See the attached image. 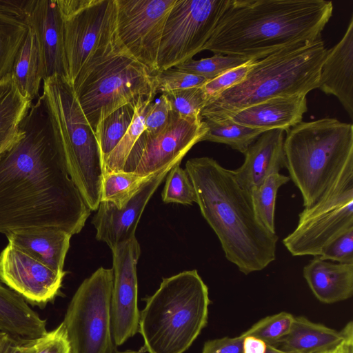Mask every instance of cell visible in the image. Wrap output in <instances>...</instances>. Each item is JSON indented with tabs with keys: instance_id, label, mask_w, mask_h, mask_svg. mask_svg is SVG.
<instances>
[{
	"instance_id": "1",
	"label": "cell",
	"mask_w": 353,
	"mask_h": 353,
	"mask_svg": "<svg viewBox=\"0 0 353 353\" xmlns=\"http://www.w3.org/2000/svg\"><path fill=\"white\" fill-rule=\"evenodd\" d=\"M19 128L23 137L0 157V233L45 227L79 233L91 210L69 175L43 93Z\"/></svg>"
},
{
	"instance_id": "2",
	"label": "cell",
	"mask_w": 353,
	"mask_h": 353,
	"mask_svg": "<svg viewBox=\"0 0 353 353\" xmlns=\"http://www.w3.org/2000/svg\"><path fill=\"white\" fill-rule=\"evenodd\" d=\"M332 10L325 0H231L203 50L258 60L321 39Z\"/></svg>"
},
{
	"instance_id": "3",
	"label": "cell",
	"mask_w": 353,
	"mask_h": 353,
	"mask_svg": "<svg viewBox=\"0 0 353 353\" xmlns=\"http://www.w3.org/2000/svg\"><path fill=\"white\" fill-rule=\"evenodd\" d=\"M201 213L216 234L225 258L248 275L276 259V233L257 220L250 194L232 171L211 157L190 159L185 168Z\"/></svg>"
},
{
	"instance_id": "4",
	"label": "cell",
	"mask_w": 353,
	"mask_h": 353,
	"mask_svg": "<svg viewBox=\"0 0 353 353\" xmlns=\"http://www.w3.org/2000/svg\"><path fill=\"white\" fill-rule=\"evenodd\" d=\"M327 49L322 39L296 44L253 62L245 79L212 100L203 119H226L249 106L317 89Z\"/></svg>"
},
{
	"instance_id": "5",
	"label": "cell",
	"mask_w": 353,
	"mask_h": 353,
	"mask_svg": "<svg viewBox=\"0 0 353 353\" xmlns=\"http://www.w3.org/2000/svg\"><path fill=\"white\" fill-rule=\"evenodd\" d=\"M145 301L139 322L144 352L184 353L207 325L211 301L196 270L163 278Z\"/></svg>"
},
{
	"instance_id": "6",
	"label": "cell",
	"mask_w": 353,
	"mask_h": 353,
	"mask_svg": "<svg viewBox=\"0 0 353 353\" xmlns=\"http://www.w3.org/2000/svg\"><path fill=\"white\" fill-rule=\"evenodd\" d=\"M286 133V168L301 193L304 208H307L322 197L345 166L353 162V125L323 118L301 121Z\"/></svg>"
},
{
	"instance_id": "7",
	"label": "cell",
	"mask_w": 353,
	"mask_h": 353,
	"mask_svg": "<svg viewBox=\"0 0 353 353\" xmlns=\"http://www.w3.org/2000/svg\"><path fill=\"white\" fill-rule=\"evenodd\" d=\"M69 175L90 210L101 202L103 159L94 132L76 97L72 84L54 75L43 81Z\"/></svg>"
},
{
	"instance_id": "8",
	"label": "cell",
	"mask_w": 353,
	"mask_h": 353,
	"mask_svg": "<svg viewBox=\"0 0 353 353\" xmlns=\"http://www.w3.org/2000/svg\"><path fill=\"white\" fill-rule=\"evenodd\" d=\"M93 131L108 115L157 94L153 74L119 45L83 67L72 83Z\"/></svg>"
},
{
	"instance_id": "9",
	"label": "cell",
	"mask_w": 353,
	"mask_h": 353,
	"mask_svg": "<svg viewBox=\"0 0 353 353\" xmlns=\"http://www.w3.org/2000/svg\"><path fill=\"white\" fill-rule=\"evenodd\" d=\"M63 20L67 79L117 43L116 0H57Z\"/></svg>"
},
{
	"instance_id": "10",
	"label": "cell",
	"mask_w": 353,
	"mask_h": 353,
	"mask_svg": "<svg viewBox=\"0 0 353 353\" xmlns=\"http://www.w3.org/2000/svg\"><path fill=\"white\" fill-rule=\"evenodd\" d=\"M112 268L97 269L79 286L63 321L71 353H116L112 330Z\"/></svg>"
},
{
	"instance_id": "11",
	"label": "cell",
	"mask_w": 353,
	"mask_h": 353,
	"mask_svg": "<svg viewBox=\"0 0 353 353\" xmlns=\"http://www.w3.org/2000/svg\"><path fill=\"white\" fill-rule=\"evenodd\" d=\"M353 229V162L346 165L312 206L304 208L292 232L283 239L293 256H319L330 242Z\"/></svg>"
},
{
	"instance_id": "12",
	"label": "cell",
	"mask_w": 353,
	"mask_h": 353,
	"mask_svg": "<svg viewBox=\"0 0 353 353\" xmlns=\"http://www.w3.org/2000/svg\"><path fill=\"white\" fill-rule=\"evenodd\" d=\"M231 0H176L166 19L157 72L189 61L211 37Z\"/></svg>"
},
{
	"instance_id": "13",
	"label": "cell",
	"mask_w": 353,
	"mask_h": 353,
	"mask_svg": "<svg viewBox=\"0 0 353 353\" xmlns=\"http://www.w3.org/2000/svg\"><path fill=\"white\" fill-rule=\"evenodd\" d=\"M176 0H116L115 34L120 47L154 74L161 37Z\"/></svg>"
},
{
	"instance_id": "14",
	"label": "cell",
	"mask_w": 353,
	"mask_h": 353,
	"mask_svg": "<svg viewBox=\"0 0 353 353\" xmlns=\"http://www.w3.org/2000/svg\"><path fill=\"white\" fill-rule=\"evenodd\" d=\"M207 130L203 120L183 119L172 112L169 123L161 132L154 136L143 132L140 135L122 171L148 176L181 162L188 152L201 141Z\"/></svg>"
},
{
	"instance_id": "15",
	"label": "cell",
	"mask_w": 353,
	"mask_h": 353,
	"mask_svg": "<svg viewBox=\"0 0 353 353\" xmlns=\"http://www.w3.org/2000/svg\"><path fill=\"white\" fill-rule=\"evenodd\" d=\"M114 274L111 296L112 330L114 344L119 346L139 332L137 264L141 248L136 236L113 248Z\"/></svg>"
},
{
	"instance_id": "16",
	"label": "cell",
	"mask_w": 353,
	"mask_h": 353,
	"mask_svg": "<svg viewBox=\"0 0 353 353\" xmlns=\"http://www.w3.org/2000/svg\"><path fill=\"white\" fill-rule=\"evenodd\" d=\"M65 274L52 270L10 243L0 253V281L32 304L46 305L54 299Z\"/></svg>"
},
{
	"instance_id": "17",
	"label": "cell",
	"mask_w": 353,
	"mask_h": 353,
	"mask_svg": "<svg viewBox=\"0 0 353 353\" xmlns=\"http://www.w3.org/2000/svg\"><path fill=\"white\" fill-rule=\"evenodd\" d=\"M175 164L156 172L121 209L110 202L101 201L92 220L97 239L105 242L112 250L135 237L138 223L147 203Z\"/></svg>"
},
{
	"instance_id": "18",
	"label": "cell",
	"mask_w": 353,
	"mask_h": 353,
	"mask_svg": "<svg viewBox=\"0 0 353 353\" xmlns=\"http://www.w3.org/2000/svg\"><path fill=\"white\" fill-rule=\"evenodd\" d=\"M28 27L39 48L43 81L56 74L67 79L63 20L57 1L36 0Z\"/></svg>"
},
{
	"instance_id": "19",
	"label": "cell",
	"mask_w": 353,
	"mask_h": 353,
	"mask_svg": "<svg viewBox=\"0 0 353 353\" xmlns=\"http://www.w3.org/2000/svg\"><path fill=\"white\" fill-rule=\"evenodd\" d=\"M284 132L274 129L263 132L244 153L243 164L232 170L239 185L248 194L267 177L286 168Z\"/></svg>"
},
{
	"instance_id": "20",
	"label": "cell",
	"mask_w": 353,
	"mask_h": 353,
	"mask_svg": "<svg viewBox=\"0 0 353 353\" xmlns=\"http://www.w3.org/2000/svg\"><path fill=\"white\" fill-rule=\"evenodd\" d=\"M317 89L336 97L353 119V15L342 39L327 50Z\"/></svg>"
},
{
	"instance_id": "21",
	"label": "cell",
	"mask_w": 353,
	"mask_h": 353,
	"mask_svg": "<svg viewBox=\"0 0 353 353\" xmlns=\"http://www.w3.org/2000/svg\"><path fill=\"white\" fill-rule=\"evenodd\" d=\"M307 111L306 95L295 94L273 98L249 106L230 119L238 124L254 129H281L287 132L302 121Z\"/></svg>"
},
{
	"instance_id": "22",
	"label": "cell",
	"mask_w": 353,
	"mask_h": 353,
	"mask_svg": "<svg viewBox=\"0 0 353 353\" xmlns=\"http://www.w3.org/2000/svg\"><path fill=\"white\" fill-rule=\"evenodd\" d=\"M8 243L29 254L52 270L63 272L71 234L52 227L15 230L6 234Z\"/></svg>"
},
{
	"instance_id": "23",
	"label": "cell",
	"mask_w": 353,
	"mask_h": 353,
	"mask_svg": "<svg viewBox=\"0 0 353 353\" xmlns=\"http://www.w3.org/2000/svg\"><path fill=\"white\" fill-rule=\"evenodd\" d=\"M303 275L323 303H338L353 295V263H334L316 256L304 266Z\"/></svg>"
},
{
	"instance_id": "24",
	"label": "cell",
	"mask_w": 353,
	"mask_h": 353,
	"mask_svg": "<svg viewBox=\"0 0 353 353\" xmlns=\"http://www.w3.org/2000/svg\"><path fill=\"white\" fill-rule=\"evenodd\" d=\"M0 331L24 341H35L47 332L46 321L1 281Z\"/></svg>"
},
{
	"instance_id": "25",
	"label": "cell",
	"mask_w": 353,
	"mask_h": 353,
	"mask_svg": "<svg viewBox=\"0 0 353 353\" xmlns=\"http://www.w3.org/2000/svg\"><path fill=\"white\" fill-rule=\"evenodd\" d=\"M31 104L20 94L10 74L0 80V157L23 137L19 124Z\"/></svg>"
},
{
	"instance_id": "26",
	"label": "cell",
	"mask_w": 353,
	"mask_h": 353,
	"mask_svg": "<svg viewBox=\"0 0 353 353\" xmlns=\"http://www.w3.org/2000/svg\"><path fill=\"white\" fill-rule=\"evenodd\" d=\"M343 338V329L337 331L305 316H294L289 334L279 347L290 353H319L334 346Z\"/></svg>"
},
{
	"instance_id": "27",
	"label": "cell",
	"mask_w": 353,
	"mask_h": 353,
	"mask_svg": "<svg viewBox=\"0 0 353 353\" xmlns=\"http://www.w3.org/2000/svg\"><path fill=\"white\" fill-rule=\"evenodd\" d=\"M10 75L23 97L32 101L38 97L43 81L41 59L35 35L30 27L15 57Z\"/></svg>"
},
{
	"instance_id": "28",
	"label": "cell",
	"mask_w": 353,
	"mask_h": 353,
	"mask_svg": "<svg viewBox=\"0 0 353 353\" xmlns=\"http://www.w3.org/2000/svg\"><path fill=\"white\" fill-rule=\"evenodd\" d=\"M208 130L201 141H208L225 144L243 154L264 132L238 124L231 119H203Z\"/></svg>"
},
{
	"instance_id": "29",
	"label": "cell",
	"mask_w": 353,
	"mask_h": 353,
	"mask_svg": "<svg viewBox=\"0 0 353 353\" xmlns=\"http://www.w3.org/2000/svg\"><path fill=\"white\" fill-rule=\"evenodd\" d=\"M290 181V177L275 173L267 177L259 185L253 188L249 194L254 214L265 229L276 233L274 223L275 203L281 186Z\"/></svg>"
},
{
	"instance_id": "30",
	"label": "cell",
	"mask_w": 353,
	"mask_h": 353,
	"mask_svg": "<svg viewBox=\"0 0 353 353\" xmlns=\"http://www.w3.org/2000/svg\"><path fill=\"white\" fill-rule=\"evenodd\" d=\"M155 173L148 176L123 171L104 173L101 201L110 202L121 209Z\"/></svg>"
},
{
	"instance_id": "31",
	"label": "cell",
	"mask_w": 353,
	"mask_h": 353,
	"mask_svg": "<svg viewBox=\"0 0 353 353\" xmlns=\"http://www.w3.org/2000/svg\"><path fill=\"white\" fill-rule=\"evenodd\" d=\"M153 100L141 99L135 104L133 119L128 130L103 163V174L123 170L131 150L144 130L146 113Z\"/></svg>"
},
{
	"instance_id": "32",
	"label": "cell",
	"mask_w": 353,
	"mask_h": 353,
	"mask_svg": "<svg viewBox=\"0 0 353 353\" xmlns=\"http://www.w3.org/2000/svg\"><path fill=\"white\" fill-rule=\"evenodd\" d=\"M135 104H127L108 115L99 124L95 135L104 160L119 143L133 119Z\"/></svg>"
},
{
	"instance_id": "33",
	"label": "cell",
	"mask_w": 353,
	"mask_h": 353,
	"mask_svg": "<svg viewBox=\"0 0 353 353\" xmlns=\"http://www.w3.org/2000/svg\"><path fill=\"white\" fill-rule=\"evenodd\" d=\"M28 29L27 24L0 14V80L10 74Z\"/></svg>"
},
{
	"instance_id": "34",
	"label": "cell",
	"mask_w": 353,
	"mask_h": 353,
	"mask_svg": "<svg viewBox=\"0 0 353 353\" xmlns=\"http://www.w3.org/2000/svg\"><path fill=\"white\" fill-rule=\"evenodd\" d=\"M294 319L292 314L281 312L261 319L241 335L243 337H255L263 341L266 345L277 347L289 334Z\"/></svg>"
},
{
	"instance_id": "35",
	"label": "cell",
	"mask_w": 353,
	"mask_h": 353,
	"mask_svg": "<svg viewBox=\"0 0 353 353\" xmlns=\"http://www.w3.org/2000/svg\"><path fill=\"white\" fill-rule=\"evenodd\" d=\"M252 60L255 59L214 54L211 57L199 60L192 59L174 68L190 74L212 79L229 70L245 64Z\"/></svg>"
},
{
	"instance_id": "36",
	"label": "cell",
	"mask_w": 353,
	"mask_h": 353,
	"mask_svg": "<svg viewBox=\"0 0 353 353\" xmlns=\"http://www.w3.org/2000/svg\"><path fill=\"white\" fill-rule=\"evenodd\" d=\"M163 94L169 100L173 113L183 119L202 120L201 112L208 103V99L201 86Z\"/></svg>"
},
{
	"instance_id": "37",
	"label": "cell",
	"mask_w": 353,
	"mask_h": 353,
	"mask_svg": "<svg viewBox=\"0 0 353 353\" xmlns=\"http://www.w3.org/2000/svg\"><path fill=\"white\" fill-rule=\"evenodd\" d=\"M180 163L175 164L168 173L162 200L165 203L192 205L196 203V192L188 174Z\"/></svg>"
},
{
	"instance_id": "38",
	"label": "cell",
	"mask_w": 353,
	"mask_h": 353,
	"mask_svg": "<svg viewBox=\"0 0 353 353\" xmlns=\"http://www.w3.org/2000/svg\"><path fill=\"white\" fill-rule=\"evenodd\" d=\"M157 93L202 86L208 79L190 74L174 68L157 72L153 74Z\"/></svg>"
},
{
	"instance_id": "39",
	"label": "cell",
	"mask_w": 353,
	"mask_h": 353,
	"mask_svg": "<svg viewBox=\"0 0 353 353\" xmlns=\"http://www.w3.org/2000/svg\"><path fill=\"white\" fill-rule=\"evenodd\" d=\"M254 61L256 60L229 70L205 82L201 88L206 95L208 103L218 97L228 89L243 81Z\"/></svg>"
},
{
	"instance_id": "40",
	"label": "cell",
	"mask_w": 353,
	"mask_h": 353,
	"mask_svg": "<svg viewBox=\"0 0 353 353\" xmlns=\"http://www.w3.org/2000/svg\"><path fill=\"white\" fill-rule=\"evenodd\" d=\"M172 111L165 94H162L148 109L144 122L143 133L154 136L161 132L169 123Z\"/></svg>"
},
{
	"instance_id": "41",
	"label": "cell",
	"mask_w": 353,
	"mask_h": 353,
	"mask_svg": "<svg viewBox=\"0 0 353 353\" xmlns=\"http://www.w3.org/2000/svg\"><path fill=\"white\" fill-rule=\"evenodd\" d=\"M319 256L340 263H353V229L330 242L321 250Z\"/></svg>"
},
{
	"instance_id": "42",
	"label": "cell",
	"mask_w": 353,
	"mask_h": 353,
	"mask_svg": "<svg viewBox=\"0 0 353 353\" xmlns=\"http://www.w3.org/2000/svg\"><path fill=\"white\" fill-rule=\"evenodd\" d=\"M34 353H71L63 322L34 341Z\"/></svg>"
},
{
	"instance_id": "43",
	"label": "cell",
	"mask_w": 353,
	"mask_h": 353,
	"mask_svg": "<svg viewBox=\"0 0 353 353\" xmlns=\"http://www.w3.org/2000/svg\"><path fill=\"white\" fill-rule=\"evenodd\" d=\"M35 1L36 0H0V14L28 26Z\"/></svg>"
},
{
	"instance_id": "44",
	"label": "cell",
	"mask_w": 353,
	"mask_h": 353,
	"mask_svg": "<svg viewBox=\"0 0 353 353\" xmlns=\"http://www.w3.org/2000/svg\"><path fill=\"white\" fill-rule=\"evenodd\" d=\"M243 339L241 334L208 340L205 342L201 353H243Z\"/></svg>"
},
{
	"instance_id": "45",
	"label": "cell",
	"mask_w": 353,
	"mask_h": 353,
	"mask_svg": "<svg viewBox=\"0 0 353 353\" xmlns=\"http://www.w3.org/2000/svg\"><path fill=\"white\" fill-rule=\"evenodd\" d=\"M34 341H24L0 331V353H34Z\"/></svg>"
},
{
	"instance_id": "46",
	"label": "cell",
	"mask_w": 353,
	"mask_h": 353,
	"mask_svg": "<svg viewBox=\"0 0 353 353\" xmlns=\"http://www.w3.org/2000/svg\"><path fill=\"white\" fill-rule=\"evenodd\" d=\"M343 338L334 346L319 353H353V323L349 321L343 328Z\"/></svg>"
},
{
	"instance_id": "47",
	"label": "cell",
	"mask_w": 353,
	"mask_h": 353,
	"mask_svg": "<svg viewBox=\"0 0 353 353\" xmlns=\"http://www.w3.org/2000/svg\"><path fill=\"white\" fill-rule=\"evenodd\" d=\"M266 344L253 336H245L243 339V353H265Z\"/></svg>"
},
{
	"instance_id": "48",
	"label": "cell",
	"mask_w": 353,
	"mask_h": 353,
	"mask_svg": "<svg viewBox=\"0 0 353 353\" xmlns=\"http://www.w3.org/2000/svg\"><path fill=\"white\" fill-rule=\"evenodd\" d=\"M265 353H290L271 345H266Z\"/></svg>"
},
{
	"instance_id": "49",
	"label": "cell",
	"mask_w": 353,
	"mask_h": 353,
	"mask_svg": "<svg viewBox=\"0 0 353 353\" xmlns=\"http://www.w3.org/2000/svg\"><path fill=\"white\" fill-rule=\"evenodd\" d=\"M116 353H138V352L133 351V350H125L123 352H117Z\"/></svg>"
}]
</instances>
